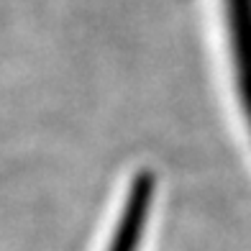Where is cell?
<instances>
[{"mask_svg": "<svg viewBox=\"0 0 251 251\" xmlns=\"http://www.w3.org/2000/svg\"><path fill=\"white\" fill-rule=\"evenodd\" d=\"M151 179L141 175L133 182V187L128 192V200L123 202V210L118 215L116 231H113L108 251H139L141 236H144V223L149 218L151 208Z\"/></svg>", "mask_w": 251, "mask_h": 251, "instance_id": "7a4b0ae2", "label": "cell"}, {"mask_svg": "<svg viewBox=\"0 0 251 251\" xmlns=\"http://www.w3.org/2000/svg\"><path fill=\"white\" fill-rule=\"evenodd\" d=\"M241 108L251 131V0H223Z\"/></svg>", "mask_w": 251, "mask_h": 251, "instance_id": "6da1fadb", "label": "cell"}]
</instances>
